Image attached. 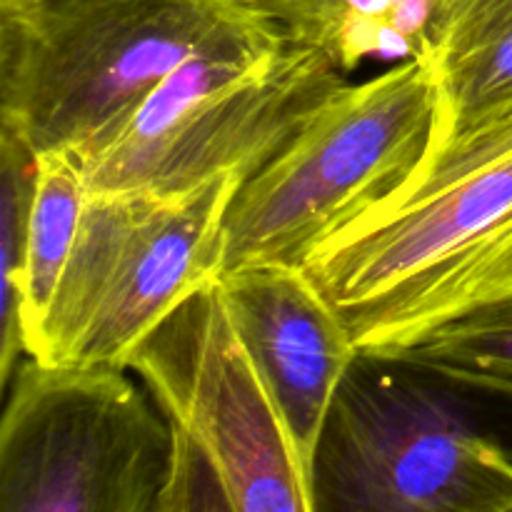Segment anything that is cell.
I'll return each mask as SVG.
<instances>
[{"label": "cell", "mask_w": 512, "mask_h": 512, "mask_svg": "<svg viewBox=\"0 0 512 512\" xmlns=\"http://www.w3.org/2000/svg\"><path fill=\"white\" fill-rule=\"evenodd\" d=\"M358 350H405L512 298V108L430 150L413 178L303 265Z\"/></svg>", "instance_id": "6da1fadb"}, {"label": "cell", "mask_w": 512, "mask_h": 512, "mask_svg": "<svg viewBox=\"0 0 512 512\" xmlns=\"http://www.w3.org/2000/svg\"><path fill=\"white\" fill-rule=\"evenodd\" d=\"M310 512H500L512 395L403 350H358L308 468Z\"/></svg>", "instance_id": "7a4b0ae2"}, {"label": "cell", "mask_w": 512, "mask_h": 512, "mask_svg": "<svg viewBox=\"0 0 512 512\" xmlns=\"http://www.w3.org/2000/svg\"><path fill=\"white\" fill-rule=\"evenodd\" d=\"M280 40L253 0L0 3V130L75 153L188 60Z\"/></svg>", "instance_id": "3957f363"}, {"label": "cell", "mask_w": 512, "mask_h": 512, "mask_svg": "<svg viewBox=\"0 0 512 512\" xmlns=\"http://www.w3.org/2000/svg\"><path fill=\"white\" fill-rule=\"evenodd\" d=\"M348 83L323 53L280 40L200 55L75 150L88 193L183 195L245 183Z\"/></svg>", "instance_id": "277c9868"}, {"label": "cell", "mask_w": 512, "mask_h": 512, "mask_svg": "<svg viewBox=\"0 0 512 512\" xmlns=\"http://www.w3.org/2000/svg\"><path fill=\"white\" fill-rule=\"evenodd\" d=\"M438 90L423 60L345 83L245 180L223 225V273L290 265L403 188L430 148Z\"/></svg>", "instance_id": "5b68a950"}, {"label": "cell", "mask_w": 512, "mask_h": 512, "mask_svg": "<svg viewBox=\"0 0 512 512\" xmlns=\"http://www.w3.org/2000/svg\"><path fill=\"white\" fill-rule=\"evenodd\" d=\"M240 178L183 195L88 193L73 250L25 358L118 368L223 273V225Z\"/></svg>", "instance_id": "8992f818"}, {"label": "cell", "mask_w": 512, "mask_h": 512, "mask_svg": "<svg viewBox=\"0 0 512 512\" xmlns=\"http://www.w3.org/2000/svg\"><path fill=\"white\" fill-rule=\"evenodd\" d=\"M128 373L20 360L0 420V512H160L175 425Z\"/></svg>", "instance_id": "52a82bcc"}, {"label": "cell", "mask_w": 512, "mask_h": 512, "mask_svg": "<svg viewBox=\"0 0 512 512\" xmlns=\"http://www.w3.org/2000/svg\"><path fill=\"white\" fill-rule=\"evenodd\" d=\"M128 370L203 448L233 512H310L308 468L225 318L215 280L133 350Z\"/></svg>", "instance_id": "ba28073f"}, {"label": "cell", "mask_w": 512, "mask_h": 512, "mask_svg": "<svg viewBox=\"0 0 512 512\" xmlns=\"http://www.w3.org/2000/svg\"><path fill=\"white\" fill-rule=\"evenodd\" d=\"M225 318L288 428L305 468L335 393L358 355L348 328L290 265H243L215 280Z\"/></svg>", "instance_id": "9c48e42d"}, {"label": "cell", "mask_w": 512, "mask_h": 512, "mask_svg": "<svg viewBox=\"0 0 512 512\" xmlns=\"http://www.w3.org/2000/svg\"><path fill=\"white\" fill-rule=\"evenodd\" d=\"M420 60L438 90L430 153L512 108V0H438Z\"/></svg>", "instance_id": "30bf717a"}, {"label": "cell", "mask_w": 512, "mask_h": 512, "mask_svg": "<svg viewBox=\"0 0 512 512\" xmlns=\"http://www.w3.org/2000/svg\"><path fill=\"white\" fill-rule=\"evenodd\" d=\"M438 0H253L288 43L318 50L345 75L420 60Z\"/></svg>", "instance_id": "8fae6325"}, {"label": "cell", "mask_w": 512, "mask_h": 512, "mask_svg": "<svg viewBox=\"0 0 512 512\" xmlns=\"http://www.w3.org/2000/svg\"><path fill=\"white\" fill-rule=\"evenodd\" d=\"M88 188L78 158L68 150L38 155L33 208H30L28 248H25L20 335L23 350L38 333L73 250Z\"/></svg>", "instance_id": "7c38bea8"}, {"label": "cell", "mask_w": 512, "mask_h": 512, "mask_svg": "<svg viewBox=\"0 0 512 512\" xmlns=\"http://www.w3.org/2000/svg\"><path fill=\"white\" fill-rule=\"evenodd\" d=\"M38 155L0 130V383L8 388L25 358L20 335L25 248L33 208Z\"/></svg>", "instance_id": "4fadbf2b"}, {"label": "cell", "mask_w": 512, "mask_h": 512, "mask_svg": "<svg viewBox=\"0 0 512 512\" xmlns=\"http://www.w3.org/2000/svg\"><path fill=\"white\" fill-rule=\"evenodd\" d=\"M403 353L512 395V298L445 325Z\"/></svg>", "instance_id": "5bb4252c"}, {"label": "cell", "mask_w": 512, "mask_h": 512, "mask_svg": "<svg viewBox=\"0 0 512 512\" xmlns=\"http://www.w3.org/2000/svg\"><path fill=\"white\" fill-rule=\"evenodd\" d=\"M160 512H233L208 455L175 425V460Z\"/></svg>", "instance_id": "9a60e30c"}, {"label": "cell", "mask_w": 512, "mask_h": 512, "mask_svg": "<svg viewBox=\"0 0 512 512\" xmlns=\"http://www.w3.org/2000/svg\"><path fill=\"white\" fill-rule=\"evenodd\" d=\"M500 512H512V505H508V508H503Z\"/></svg>", "instance_id": "2e32d148"}, {"label": "cell", "mask_w": 512, "mask_h": 512, "mask_svg": "<svg viewBox=\"0 0 512 512\" xmlns=\"http://www.w3.org/2000/svg\"><path fill=\"white\" fill-rule=\"evenodd\" d=\"M0 3H15V0H0Z\"/></svg>", "instance_id": "e0dca14e"}]
</instances>
